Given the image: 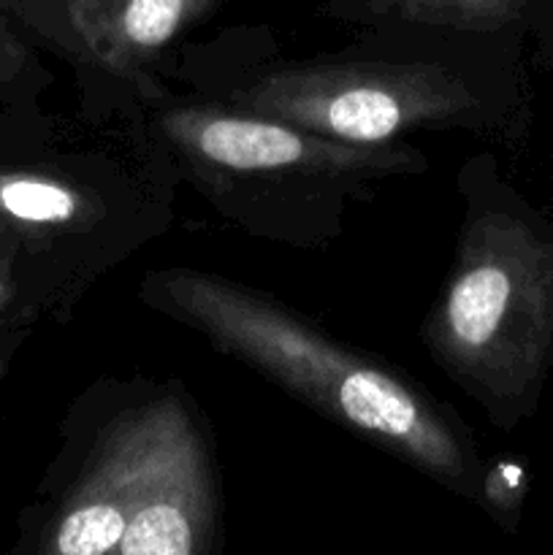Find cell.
I'll list each match as a JSON object with an SVG mask.
<instances>
[{
	"label": "cell",
	"mask_w": 553,
	"mask_h": 555,
	"mask_svg": "<svg viewBox=\"0 0 553 555\" xmlns=\"http://www.w3.org/2000/svg\"><path fill=\"white\" fill-rule=\"evenodd\" d=\"M155 287L177 318L217 347L426 475L461 486L475 475V459L432 401L404 379L325 339L280 304L198 271H166Z\"/></svg>",
	"instance_id": "6da1fadb"
},
{
	"label": "cell",
	"mask_w": 553,
	"mask_h": 555,
	"mask_svg": "<svg viewBox=\"0 0 553 555\" xmlns=\"http://www.w3.org/2000/svg\"><path fill=\"white\" fill-rule=\"evenodd\" d=\"M426 345L504 428L535 412L553 372V217L520 198L470 215Z\"/></svg>",
	"instance_id": "7a4b0ae2"
},
{
	"label": "cell",
	"mask_w": 553,
	"mask_h": 555,
	"mask_svg": "<svg viewBox=\"0 0 553 555\" xmlns=\"http://www.w3.org/2000/svg\"><path fill=\"white\" fill-rule=\"evenodd\" d=\"M475 103L450 70L426 63H336L276 70L236 95L239 112L282 119L347 144L380 146Z\"/></svg>",
	"instance_id": "3957f363"
},
{
	"label": "cell",
	"mask_w": 553,
	"mask_h": 555,
	"mask_svg": "<svg viewBox=\"0 0 553 555\" xmlns=\"http://www.w3.org/2000/svg\"><path fill=\"white\" fill-rule=\"evenodd\" d=\"M184 412L160 399L114 423L92 455L87 475L68 493L49 529L47 551L57 555L117 553L133 509L144 502L173 423Z\"/></svg>",
	"instance_id": "277c9868"
},
{
	"label": "cell",
	"mask_w": 553,
	"mask_h": 555,
	"mask_svg": "<svg viewBox=\"0 0 553 555\" xmlns=\"http://www.w3.org/2000/svg\"><path fill=\"white\" fill-rule=\"evenodd\" d=\"M163 125L182 150L228 171H309L339 177L388 168L390 163L404 160L401 152L347 144L249 112L179 108L168 114Z\"/></svg>",
	"instance_id": "5b68a950"
},
{
	"label": "cell",
	"mask_w": 553,
	"mask_h": 555,
	"mask_svg": "<svg viewBox=\"0 0 553 555\" xmlns=\"http://www.w3.org/2000/svg\"><path fill=\"white\" fill-rule=\"evenodd\" d=\"M215 524L209 455L190 421L179 415L146 496L125 526L119 555H195L206 551Z\"/></svg>",
	"instance_id": "8992f818"
},
{
	"label": "cell",
	"mask_w": 553,
	"mask_h": 555,
	"mask_svg": "<svg viewBox=\"0 0 553 555\" xmlns=\"http://www.w3.org/2000/svg\"><path fill=\"white\" fill-rule=\"evenodd\" d=\"M220 0H65L70 25L108 68L133 70Z\"/></svg>",
	"instance_id": "52a82bcc"
},
{
	"label": "cell",
	"mask_w": 553,
	"mask_h": 555,
	"mask_svg": "<svg viewBox=\"0 0 553 555\" xmlns=\"http://www.w3.org/2000/svg\"><path fill=\"white\" fill-rule=\"evenodd\" d=\"M388 14L461 30H526L553 54V0H380Z\"/></svg>",
	"instance_id": "ba28073f"
},
{
	"label": "cell",
	"mask_w": 553,
	"mask_h": 555,
	"mask_svg": "<svg viewBox=\"0 0 553 555\" xmlns=\"http://www.w3.org/2000/svg\"><path fill=\"white\" fill-rule=\"evenodd\" d=\"M79 195L41 177L0 179V209L33 225H63L79 215Z\"/></svg>",
	"instance_id": "9c48e42d"
},
{
	"label": "cell",
	"mask_w": 553,
	"mask_h": 555,
	"mask_svg": "<svg viewBox=\"0 0 553 555\" xmlns=\"http://www.w3.org/2000/svg\"><path fill=\"white\" fill-rule=\"evenodd\" d=\"M11 293H14V285H11V266H9V258L0 255V314H3L5 307H9Z\"/></svg>",
	"instance_id": "30bf717a"
},
{
	"label": "cell",
	"mask_w": 553,
	"mask_h": 555,
	"mask_svg": "<svg viewBox=\"0 0 553 555\" xmlns=\"http://www.w3.org/2000/svg\"><path fill=\"white\" fill-rule=\"evenodd\" d=\"M0 374H3V363H0Z\"/></svg>",
	"instance_id": "8fae6325"
}]
</instances>
